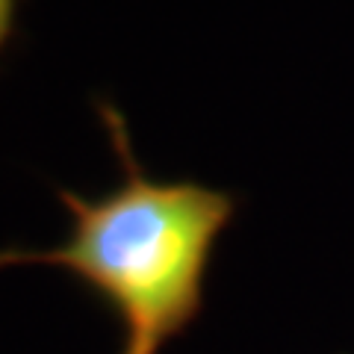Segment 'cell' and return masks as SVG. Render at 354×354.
<instances>
[{"label":"cell","instance_id":"cell-1","mask_svg":"<svg viewBox=\"0 0 354 354\" xmlns=\"http://www.w3.org/2000/svg\"><path fill=\"white\" fill-rule=\"evenodd\" d=\"M121 162V183L97 198L57 189L71 234L53 248H0V269L57 266L88 286L121 325L118 354H162L204 310L216 242L236 195L198 180H153L136 160L124 115L97 104Z\"/></svg>","mask_w":354,"mask_h":354},{"label":"cell","instance_id":"cell-2","mask_svg":"<svg viewBox=\"0 0 354 354\" xmlns=\"http://www.w3.org/2000/svg\"><path fill=\"white\" fill-rule=\"evenodd\" d=\"M15 21H18V0H0V53L12 41Z\"/></svg>","mask_w":354,"mask_h":354}]
</instances>
